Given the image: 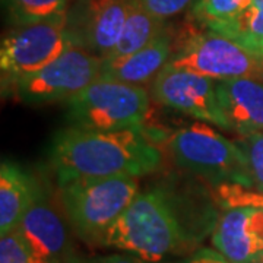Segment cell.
Segmentation results:
<instances>
[{"mask_svg":"<svg viewBox=\"0 0 263 263\" xmlns=\"http://www.w3.org/2000/svg\"><path fill=\"white\" fill-rule=\"evenodd\" d=\"M162 31L164 21L152 16L136 0H130L129 13L123 27L122 35L108 57L116 59L136 53L138 50L148 46Z\"/></svg>","mask_w":263,"mask_h":263,"instance_id":"17","label":"cell"},{"mask_svg":"<svg viewBox=\"0 0 263 263\" xmlns=\"http://www.w3.org/2000/svg\"><path fill=\"white\" fill-rule=\"evenodd\" d=\"M253 0H199L192 8L193 18L203 27L212 22L224 21L246 9Z\"/></svg>","mask_w":263,"mask_h":263,"instance_id":"19","label":"cell"},{"mask_svg":"<svg viewBox=\"0 0 263 263\" xmlns=\"http://www.w3.org/2000/svg\"><path fill=\"white\" fill-rule=\"evenodd\" d=\"M69 263H151L133 254H107L94 257H73Z\"/></svg>","mask_w":263,"mask_h":263,"instance_id":"24","label":"cell"},{"mask_svg":"<svg viewBox=\"0 0 263 263\" xmlns=\"http://www.w3.org/2000/svg\"><path fill=\"white\" fill-rule=\"evenodd\" d=\"M43 190L32 176L16 162L0 165V235L13 231Z\"/></svg>","mask_w":263,"mask_h":263,"instance_id":"15","label":"cell"},{"mask_svg":"<svg viewBox=\"0 0 263 263\" xmlns=\"http://www.w3.org/2000/svg\"><path fill=\"white\" fill-rule=\"evenodd\" d=\"M152 16L165 21L176 16L183 10L192 9L199 0H136Z\"/></svg>","mask_w":263,"mask_h":263,"instance_id":"22","label":"cell"},{"mask_svg":"<svg viewBox=\"0 0 263 263\" xmlns=\"http://www.w3.org/2000/svg\"><path fill=\"white\" fill-rule=\"evenodd\" d=\"M237 143L246 154L253 189L263 193V132L241 135Z\"/></svg>","mask_w":263,"mask_h":263,"instance_id":"20","label":"cell"},{"mask_svg":"<svg viewBox=\"0 0 263 263\" xmlns=\"http://www.w3.org/2000/svg\"><path fill=\"white\" fill-rule=\"evenodd\" d=\"M174 162L212 183L253 187L243 149L206 123H195L176 130L168 139Z\"/></svg>","mask_w":263,"mask_h":263,"instance_id":"4","label":"cell"},{"mask_svg":"<svg viewBox=\"0 0 263 263\" xmlns=\"http://www.w3.org/2000/svg\"><path fill=\"white\" fill-rule=\"evenodd\" d=\"M130 0H78L67 10V29L78 47L105 59L122 35Z\"/></svg>","mask_w":263,"mask_h":263,"instance_id":"10","label":"cell"},{"mask_svg":"<svg viewBox=\"0 0 263 263\" xmlns=\"http://www.w3.org/2000/svg\"><path fill=\"white\" fill-rule=\"evenodd\" d=\"M215 86L230 130L240 135L263 132V81L238 78L216 81Z\"/></svg>","mask_w":263,"mask_h":263,"instance_id":"13","label":"cell"},{"mask_svg":"<svg viewBox=\"0 0 263 263\" xmlns=\"http://www.w3.org/2000/svg\"><path fill=\"white\" fill-rule=\"evenodd\" d=\"M149 108V95L142 86L98 78L66 101V119L88 130L143 129Z\"/></svg>","mask_w":263,"mask_h":263,"instance_id":"5","label":"cell"},{"mask_svg":"<svg viewBox=\"0 0 263 263\" xmlns=\"http://www.w3.org/2000/svg\"><path fill=\"white\" fill-rule=\"evenodd\" d=\"M176 263H233L228 260L222 253H219L216 249H209V247H202L197 249L193 253H190L187 257L181 259L180 262Z\"/></svg>","mask_w":263,"mask_h":263,"instance_id":"23","label":"cell"},{"mask_svg":"<svg viewBox=\"0 0 263 263\" xmlns=\"http://www.w3.org/2000/svg\"><path fill=\"white\" fill-rule=\"evenodd\" d=\"M215 84L216 81L211 78L167 65L152 81L151 94L162 105L230 130L218 101Z\"/></svg>","mask_w":263,"mask_h":263,"instance_id":"9","label":"cell"},{"mask_svg":"<svg viewBox=\"0 0 263 263\" xmlns=\"http://www.w3.org/2000/svg\"><path fill=\"white\" fill-rule=\"evenodd\" d=\"M60 200L76 235L101 247L103 238L139 193L136 177H107L59 184Z\"/></svg>","mask_w":263,"mask_h":263,"instance_id":"3","label":"cell"},{"mask_svg":"<svg viewBox=\"0 0 263 263\" xmlns=\"http://www.w3.org/2000/svg\"><path fill=\"white\" fill-rule=\"evenodd\" d=\"M3 5L16 27L57 18L69 10V0H3Z\"/></svg>","mask_w":263,"mask_h":263,"instance_id":"18","label":"cell"},{"mask_svg":"<svg viewBox=\"0 0 263 263\" xmlns=\"http://www.w3.org/2000/svg\"><path fill=\"white\" fill-rule=\"evenodd\" d=\"M216 221L193 218L164 189L139 192L103 238L101 247L117 249L157 263L195 246Z\"/></svg>","mask_w":263,"mask_h":263,"instance_id":"2","label":"cell"},{"mask_svg":"<svg viewBox=\"0 0 263 263\" xmlns=\"http://www.w3.org/2000/svg\"><path fill=\"white\" fill-rule=\"evenodd\" d=\"M263 60V0H253L246 9L231 18L206 25Z\"/></svg>","mask_w":263,"mask_h":263,"instance_id":"16","label":"cell"},{"mask_svg":"<svg viewBox=\"0 0 263 263\" xmlns=\"http://www.w3.org/2000/svg\"><path fill=\"white\" fill-rule=\"evenodd\" d=\"M0 263H53L29 249L16 230L0 235Z\"/></svg>","mask_w":263,"mask_h":263,"instance_id":"21","label":"cell"},{"mask_svg":"<svg viewBox=\"0 0 263 263\" xmlns=\"http://www.w3.org/2000/svg\"><path fill=\"white\" fill-rule=\"evenodd\" d=\"M168 66L206 76L214 81L238 78L263 79V60L235 41L209 31L189 40L171 57Z\"/></svg>","mask_w":263,"mask_h":263,"instance_id":"8","label":"cell"},{"mask_svg":"<svg viewBox=\"0 0 263 263\" xmlns=\"http://www.w3.org/2000/svg\"><path fill=\"white\" fill-rule=\"evenodd\" d=\"M211 240L233 263H263V208H228L218 216Z\"/></svg>","mask_w":263,"mask_h":263,"instance_id":"11","label":"cell"},{"mask_svg":"<svg viewBox=\"0 0 263 263\" xmlns=\"http://www.w3.org/2000/svg\"><path fill=\"white\" fill-rule=\"evenodd\" d=\"M48 160L57 184L107 177H141L162 162L143 129L88 130L69 126L54 133Z\"/></svg>","mask_w":263,"mask_h":263,"instance_id":"1","label":"cell"},{"mask_svg":"<svg viewBox=\"0 0 263 263\" xmlns=\"http://www.w3.org/2000/svg\"><path fill=\"white\" fill-rule=\"evenodd\" d=\"M103 57L72 47L46 67L2 84L3 92L27 105L67 101L101 75Z\"/></svg>","mask_w":263,"mask_h":263,"instance_id":"6","label":"cell"},{"mask_svg":"<svg viewBox=\"0 0 263 263\" xmlns=\"http://www.w3.org/2000/svg\"><path fill=\"white\" fill-rule=\"evenodd\" d=\"M72 47L78 44L67 29V13L16 27L0 44L2 84L37 72Z\"/></svg>","mask_w":263,"mask_h":263,"instance_id":"7","label":"cell"},{"mask_svg":"<svg viewBox=\"0 0 263 263\" xmlns=\"http://www.w3.org/2000/svg\"><path fill=\"white\" fill-rule=\"evenodd\" d=\"M170 60L171 37L164 28L158 37L136 53L116 59H104L100 78L142 86L154 81L161 70L168 65Z\"/></svg>","mask_w":263,"mask_h":263,"instance_id":"14","label":"cell"},{"mask_svg":"<svg viewBox=\"0 0 263 263\" xmlns=\"http://www.w3.org/2000/svg\"><path fill=\"white\" fill-rule=\"evenodd\" d=\"M29 249L53 263H69L70 241L65 221L43 193L15 228Z\"/></svg>","mask_w":263,"mask_h":263,"instance_id":"12","label":"cell"}]
</instances>
